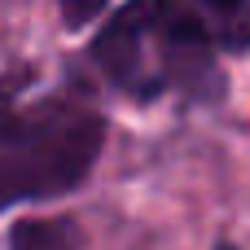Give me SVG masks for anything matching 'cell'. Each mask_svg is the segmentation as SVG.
Wrapping results in <instances>:
<instances>
[{"mask_svg":"<svg viewBox=\"0 0 250 250\" xmlns=\"http://www.w3.org/2000/svg\"><path fill=\"white\" fill-rule=\"evenodd\" d=\"M35 70L0 75V211L75 193L105 145V114L75 88L31 97Z\"/></svg>","mask_w":250,"mask_h":250,"instance_id":"cell-1","label":"cell"},{"mask_svg":"<svg viewBox=\"0 0 250 250\" xmlns=\"http://www.w3.org/2000/svg\"><path fill=\"white\" fill-rule=\"evenodd\" d=\"M215 40L189 0H127L92 40V62L132 101L180 92L185 101H220L224 70Z\"/></svg>","mask_w":250,"mask_h":250,"instance_id":"cell-2","label":"cell"},{"mask_svg":"<svg viewBox=\"0 0 250 250\" xmlns=\"http://www.w3.org/2000/svg\"><path fill=\"white\" fill-rule=\"evenodd\" d=\"M189 4L207 22L215 48H229V53L250 48V0H189Z\"/></svg>","mask_w":250,"mask_h":250,"instance_id":"cell-3","label":"cell"},{"mask_svg":"<svg viewBox=\"0 0 250 250\" xmlns=\"http://www.w3.org/2000/svg\"><path fill=\"white\" fill-rule=\"evenodd\" d=\"M9 250H79V233L66 215H26L9 229Z\"/></svg>","mask_w":250,"mask_h":250,"instance_id":"cell-4","label":"cell"},{"mask_svg":"<svg viewBox=\"0 0 250 250\" xmlns=\"http://www.w3.org/2000/svg\"><path fill=\"white\" fill-rule=\"evenodd\" d=\"M105 4H110V0H57L62 22H66L70 31H79V26H88L92 18H101V13H105Z\"/></svg>","mask_w":250,"mask_h":250,"instance_id":"cell-5","label":"cell"}]
</instances>
